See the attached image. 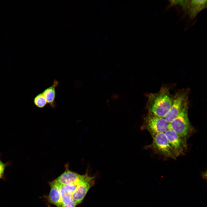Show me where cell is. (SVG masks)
Returning <instances> with one entry per match:
<instances>
[{
  "label": "cell",
  "instance_id": "1",
  "mask_svg": "<svg viewBox=\"0 0 207 207\" xmlns=\"http://www.w3.org/2000/svg\"><path fill=\"white\" fill-rule=\"evenodd\" d=\"M146 97L148 114L164 118L170 109L173 99L168 87L163 86L158 92L149 93Z\"/></svg>",
  "mask_w": 207,
  "mask_h": 207
},
{
  "label": "cell",
  "instance_id": "2",
  "mask_svg": "<svg viewBox=\"0 0 207 207\" xmlns=\"http://www.w3.org/2000/svg\"><path fill=\"white\" fill-rule=\"evenodd\" d=\"M188 103L185 105L180 114L170 123L168 128L175 131L185 143L193 131V127L188 116Z\"/></svg>",
  "mask_w": 207,
  "mask_h": 207
},
{
  "label": "cell",
  "instance_id": "3",
  "mask_svg": "<svg viewBox=\"0 0 207 207\" xmlns=\"http://www.w3.org/2000/svg\"><path fill=\"white\" fill-rule=\"evenodd\" d=\"M189 89L180 90L173 96L170 109L164 118L169 123L181 112L186 105L188 103Z\"/></svg>",
  "mask_w": 207,
  "mask_h": 207
},
{
  "label": "cell",
  "instance_id": "4",
  "mask_svg": "<svg viewBox=\"0 0 207 207\" xmlns=\"http://www.w3.org/2000/svg\"><path fill=\"white\" fill-rule=\"evenodd\" d=\"M152 137V142L147 148L166 158L176 159L177 157L164 133H157Z\"/></svg>",
  "mask_w": 207,
  "mask_h": 207
},
{
  "label": "cell",
  "instance_id": "5",
  "mask_svg": "<svg viewBox=\"0 0 207 207\" xmlns=\"http://www.w3.org/2000/svg\"><path fill=\"white\" fill-rule=\"evenodd\" d=\"M169 123L164 118L148 114L144 118L142 127L152 136L157 133H164Z\"/></svg>",
  "mask_w": 207,
  "mask_h": 207
},
{
  "label": "cell",
  "instance_id": "6",
  "mask_svg": "<svg viewBox=\"0 0 207 207\" xmlns=\"http://www.w3.org/2000/svg\"><path fill=\"white\" fill-rule=\"evenodd\" d=\"M95 177L89 175L87 170L84 177L72 192V198L78 205L83 201L89 189L95 184Z\"/></svg>",
  "mask_w": 207,
  "mask_h": 207
},
{
  "label": "cell",
  "instance_id": "7",
  "mask_svg": "<svg viewBox=\"0 0 207 207\" xmlns=\"http://www.w3.org/2000/svg\"><path fill=\"white\" fill-rule=\"evenodd\" d=\"M164 133L177 157L184 154L187 149V143L171 129L168 128Z\"/></svg>",
  "mask_w": 207,
  "mask_h": 207
},
{
  "label": "cell",
  "instance_id": "8",
  "mask_svg": "<svg viewBox=\"0 0 207 207\" xmlns=\"http://www.w3.org/2000/svg\"><path fill=\"white\" fill-rule=\"evenodd\" d=\"M65 171L55 179L61 185L77 184L80 182L84 177V174L81 175L70 170L69 165H65Z\"/></svg>",
  "mask_w": 207,
  "mask_h": 207
},
{
  "label": "cell",
  "instance_id": "9",
  "mask_svg": "<svg viewBox=\"0 0 207 207\" xmlns=\"http://www.w3.org/2000/svg\"><path fill=\"white\" fill-rule=\"evenodd\" d=\"M78 184L60 185L61 207H76L77 203L72 198V194Z\"/></svg>",
  "mask_w": 207,
  "mask_h": 207
},
{
  "label": "cell",
  "instance_id": "10",
  "mask_svg": "<svg viewBox=\"0 0 207 207\" xmlns=\"http://www.w3.org/2000/svg\"><path fill=\"white\" fill-rule=\"evenodd\" d=\"M206 1L205 0H182L178 1V2L182 6L184 9L188 11L191 17L193 18L205 8Z\"/></svg>",
  "mask_w": 207,
  "mask_h": 207
},
{
  "label": "cell",
  "instance_id": "11",
  "mask_svg": "<svg viewBox=\"0 0 207 207\" xmlns=\"http://www.w3.org/2000/svg\"><path fill=\"white\" fill-rule=\"evenodd\" d=\"M50 190L47 199L51 204L57 207H61V197L60 185L54 180L49 182Z\"/></svg>",
  "mask_w": 207,
  "mask_h": 207
},
{
  "label": "cell",
  "instance_id": "12",
  "mask_svg": "<svg viewBox=\"0 0 207 207\" xmlns=\"http://www.w3.org/2000/svg\"><path fill=\"white\" fill-rule=\"evenodd\" d=\"M59 85V82L55 80L53 81L51 86L46 88L42 92L47 103L52 108H55L56 106L55 89Z\"/></svg>",
  "mask_w": 207,
  "mask_h": 207
},
{
  "label": "cell",
  "instance_id": "13",
  "mask_svg": "<svg viewBox=\"0 0 207 207\" xmlns=\"http://www.w3.org/2000/svg\"><path fill=\"white\" fill-rule=\"evenodd\" d=\"M33 102L36 106L40 108H44L47 104L42 93L38 94L34 97Z\"/></svg>",
  "mask_w": 207,
  "mask_h": 207
},
{
  "label": "cell",
  "instance_id": "14",
  "mask_svg": "<svg viewBox=\"0 0 207 207\" xmlns=\"http://www.w3.org/2000/svg\"><path fill=\"white\" fill-rule=\"evenodd\" d=\"M1 154H0V179H5V171L6 168L11 165L12 161L3 162L1 160Z\"/></svg>",
  "mask_w": 207,
  "mask_h": 207
},
{
  "label": "cell",
  "instance_id": "15",
  "mask_svg": "<svg viewBox=\"0 0 207 207\" xmlns=\"http://www.w3.org/2000/svg\"><path fill=\"white\" fill-rule=\"evenodd\" d=\"M202 177L203 179H206V172H203L202 174Z\"/></svg>",
  "mask_w": 207,
  "mask_h": 207
}]
</instances>
